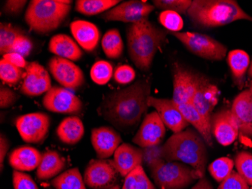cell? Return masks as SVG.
Here are the masks:
<instances>
[{
    "label": "cell",
    "mask_w": 252,
    "mask_h": 189,
    "mask_svg": "<svg viewBox=\"0 0 252 189\" xmlns=\"http://www.w3.org/2000/svg\"><path fill=\"white\" fill-rule=\"evenodd\" d=\"M134 70L128 65H123L118 67L113 73L114 80L120 84H128L135 78Z\"/></svg>",
    "instance_id": "7bdbcfd3"
},
{
    "label": "cell",
    "mask_w": 252,
    "mask_h": 189,
    "mask_svg": "<svg viewBox=\"0 0 252 189\" xmlns=\"http://www.w3.org/2000/svg\"><path fill=\"white\" fill-rule=\"evenodd\" d=\"M113 75V67L107 61L96 62L91 68L90 76L93 82L98 85H105Z\"/></svg>",
    "instance_id": "d590c367"
},
{
    "label": "cell",
    "mask_w": 252,
    "mask_h": 189,
    "mask_svg": "<svg viewBox=\"0 0 252 189\" xmlns=\"http://www.w3.org/2000/svg\"><path fill=\"white\" fill-rule=\"evenodd\" d=\"M19 99L16 92L8 87L1 86L0 88V107L8 109L13 106Z\"/></svg>",
    "instance_id": "f6af8a7d"
},
{
    "label": "cell",
    "mask_w": 252,
    "mask_h": 189,
    "mask_svg": "<svg viewBox=\"0 0 252 189\" xmlns=\"http://www.w3.org/2000/svg\"><path fill=\"white\" fill-rule=\"evenodd\" d=\"M48 68L54 79L70 90H77L85 82V75L77 65L66 58L55 56L51 58Z\"/></svg>",
    "instance_id": "8fae6325"
},
{
    "label": "cell",
    "mask_w": 252,
    "mask_h": 189,
    "mask_svg": "<svg viewBox=\"0 0 252 189\" xmlns=\"http://www.w3.org/2000/svg\"><path fill=\"white\" fill-rule=\"evenodd\" d=\"M196 26L218 28L240 20L252 21V17L233 0H194L188 11Z\"/></svg>",
    "instance_id": "277c9868"
},
{
    "label": "cell",
    "mask_w": 252,
    "mask_h": 189,
    "mask_svg": "<svg viewBox=\"0 0 252 189\" xmlns=\"http://www.w3.org/2000/svg\"><path fill=\"white\" fill-rule=\"evenodd\" d=\"M148 105L149 107L155 109L165 126L174 133H181L189 126L178 105L172 99H158L150 96Z\"/></svg>",
    "instance_id": "2e32d148"
},
{
    "label": "cell",
    "mask_w": 252,
    "mask_h": 189,
    "mask_svg": "<svg viewBox=\"0 0 252 189\" xmlns=\"http://www.w3.org/2000/svg\"><path fill=\"white\" fill-rule=\"evenodd\" d=\"M163 151L167 162L180 161L189 165L201 177L205 176L207 149L202 136L193 129L174 133L163 145Z\"/></svg>",
    "instance_id": "3957f363"
},
{
    "label": "cell",
    "mask_w": 252,
    "mask_h": 189,
    "mask_svg": "<svg viewBox=\"0 0 252 189\" xmlns=\"http://www.w3.org/2000/svg\"><path fill=\"white\" fill-rule=\"evenodd\" d=\"M180 112L189 124L192 125L208 146H212V127L205 121L192 103L178 105Z\"/></svg>",
    "instance_id": "4316f807"
},
{
    "label": "cell",
    "mask_w": 252,
    "mask_h": 189,
    "mask_svg": "<svg viewBox=\"0 0 252 189\" xmlns=\"http://www.w3.org/2000/svg\"><path fill=\"white\" fill-rule=\"evenodd\" d=\"M203 76L178 64L173 65V98L176 105L191 103Z\"/></svg>",
    "instance_id": "4fadbf2b"
},
{
    "label": "cell",
    "mask_w": 252,
    "mask_h": 189,
    "mask_svg": "<svg viewBox=\"0 0 252 189\" xmlns=\"http://www.w3.org/2000/svg\"><path fill=\"white\" fill-rule=\"evenodd\" d=\"M120 189V188L118 185H115V186H112V187L109 188V189Z\"/></svg>",
    "instance_id": "f5cc1de1"
},
{
    "label": "cell",
    "mask_w": 252,
    "mask_h": 189,
    "mask_svg": "<svg viewBox=\"0 0 252 189\" xmlns=\"http://www.w3.org/2000/svg\"><path fill=\"white\" fill-rule=\"evenodd\" d=\"M158 21L170 32H180L184 27L182 17L175 11H162L158 16Z\"/></svg>",
    "instance_id": "ab89813d"
},
{
    "label": "cell",
    "mask_w": 252,
    "mask_h": 189,
    "mask_svg": "<svg viewBox=\"0 0 252 189\" xmlns=\"http://www.w3.org/2000/svg\"><path fill=\"white\" fill-rule=\"evenodd\" d=\"M56 133L64 144L76 145L84 136V124L78 116H68L61 122L57 128Z\"/></svg>",
    "instance_id": "484cf974"
},
{
    "label": "cell",
    "mask_w": 252,
    "mask_h": 189,
    "mask_svg": "<svg viewBox=\"0 0 252 189\" xmlns=\"http://www.w3.org/2000/svg\"><path fill=\"white\" fill-rule=\"evenodd\" d=\"M32 49H33V43H32V39L25 34V35L20 36L16 39L15 43L8 49L7 53L15 52V53L19 54L26 58L31 55Z\"/></svg>",
    "instance_id": "60d3db41"
},
{
    "label": "cell",
    "mask_w": 252,
    "mask_h": 189,
    "mask_svg": "<svg viewBox=\"0 0 252 189\" xmlns=\"http://www.w3.org/2000/svg\"><path fill=\"white\" fill-rule=\"evenodd\" d=\"M49 50L56 56L76 62L81 59L83 53L76 42L66 34H57L49 41Z\"/></svg>",
    "instance_id": "d4e9b609"
},
{
    "label": "cell",
    "mask_w": 252,
    "mask_h": 189,
    "mask_svg": "<svg viewBox=\"0 0 252 189\" xmlns=\"http://www.w3.org/2000/svg\"><path fill=\"white\" fill-rule=\"evenodd\" d=\"M191 0H154L153 1L155 8L163 11H175L179 14H188L191 6Z\"/></svg>",
    "instance_id": "74e56055"
},
{
    "label": "cell",
    "mask_w": 252,
    "mask_h": 189,
    "mask_svg": "<svg viewBox=\"0 0 252 189\" xmlns=\"http://www.w3.org/2000/svg\"><path fill=\"white\" fill-rule=\"evenodd\" d=\"M51 184L55 189H86L84 179L77 167L61 173L52 180Z\"/></svg>",
    "instance_id": "f1b7e54d"
},
{
    "label": "cell",
    "mask_w": 252,
    "mask_h": 189,
    "mask_svg": "<svg viewBox=\"0 0 252 189\" xmlns=\"http://www.w3.org/2000/svg\"><path fill=\"white\" fill-rule=\"evenodd\" d=\"M165 135V124L155 111L146 115L132 142L140 148L157 146L162 143Z\"/></svg>",
    "instance_id": "5bb4252c"
},
{
    "label": "cell",
    "mask_w": 252,
    "mask_h": 189,
    "mask_svg": "<svg viewBox=\"0 0 252 189\" xmlns=\"http://www.w3.org/2000/svg\"><path fill=\"white\" fill-rule=\"evenodd\" d=\"M52 87V80L47 70L39 62H30L21 85V93L28 96H39L46 93Z\"/></svg>",
    "instance_id": "9a60e30c"
},
{
    "label": "cell",
    "mask_w": 252,
    "mask_h": 189,
    "mask_svg": "<svg viewBox=\"0 0 252 189\" xmlns=\"http://www.w3.org/2000/svg\"><path fill=\"white\" fill-rule=\"evenodd\" d=\"M113 155V163L123 177H126L134 169L143 165L141 148L135 147L128 143L120 145Z\"/></svg>",
    "instance_id": "ffe728a7"
},
{
    "label": "cell",
    "mask_w": 252,
    "mask_h": 189,
    "mask_svg": "<svg viewBox=\"0 0 252 189\" xmlns=\"http://www.w3.org/2000/svg\"><path fill=\"white\" fill-rule=\"evenodd\" d=\"M166 31L149 20L127 28V42L131 60L142 72L151 69L154 57L166 39Z\"/></svg>",
    "instance_id": "7a4b0ae2"
},
{
    "label": "cell",
    "mask_w": 252,
    "mask_h": 189,
    "mask_svg": "<svg viewBox=\"0 0 252 189\" xmlns=\"http://www.w3.org/2000/svg\"><path fill=\"white\" fill-rule=\"evenodd\" d=\"M154 9L155 7L151 4L144 1L131 0L113 7L102 14L101 18L106 21H121L132 25L148 20Z\"/></svg>",
    "instance_id": "9c48e42d"
},
{
    "label": "cell",
    "mask_w": 252,
    "mask_h": 189,
    "mask_svg": "<svg viewBox=\"0 0 252 189\" xmlns=\"http://www.w3.org/2000/svg\"><path fill=\"white\" fill-rule=\"evenodd\" d=\"M211 127L215 139L223 146L234 143L239 136V126L230 110L223 109L212 115Z\"/></svg>",
    "instance_id": "ac0fdd59"
},
{
    "label": "cell",
    "mask_w": 252,
    "mask_h": 189,
    "mask_svg": "<svg viewBox=\"0 0 252 189\" xmlns=\"http://www.w3.org/2000/svg\"><path fill=\"white\" fill-rule=\"evenodd\" d=\"M249 76L252 78V63H250L249 68Z\"/></svg>",
    "instance_id": "816d5d0a"
},
{
    "label": "cell",
    "mask_w": 252,
    "mask_h": 189,
    "mask_svg": "<svg viewBox=\"0 0 252 189\" xmlns=\"http://www.w3.org/2000/svg\"><path fill=\"white\" fill-rule=\"evenodd\" d=\"M251 136H252V99L251 105Z\"/></svg>",
    "instance_id": "f907efd6"
},
{
    "label": "cell",
    "mask_w": 252,
    "mask_h": 189,
    "mask_svg": "<svg viewBox=\"0 0 252 189\" xmlns=\"http://www.w3.org/2000/svg\"><path fill=\"white\" fill-rule=\"evenodd\" d=\"M235 167L237 173L245 181L252 186V153L242 151L235 157Z\"/></svg>",
    "instance_id": "8d00e7d4"
},
{
    "label": "cell",
    "mask_w": 252,
    "mask_h": 189,
    "mask_svg": "<svg viewBox=\"0 0 252 189\" xmlns=\"http://www.w3.org/2000/svg\"><path fill=\"white\" fill-rule=\"evenodd\" d=\"M141 150L143 153V164L150 171L166 162L164 157L163 145L141 148Z\"/></svg>",
    "instance_id": "e575fe53"
},
{
    "label": "cell",
    "mask_w": 252,
    "mask_h": 189,
    "mask_svg": "<svg viewBox=\"0 0 252 189\" xmlns=\"http://www.w3.org/2000/svg\"><path fill=\"white\" fill-rule=\"evenodd\" d=\"M151 177L159 189H183L201 179L190 166L179 162H165L151 170Z\"/></svg>",
    "instance_id": "8992f818"
},
{
    "label": "cell",
    "mask_w": 252,
    "mask_h": 189,
    "mask_svg": "<svg viewBox=\"0 0 252 189\" xmlns=\"http://www.w3.org/2000/svg\"><path fill=\"white\" fill-rule=\"evenodd\" d=\"M219 189H249V184L236 171L220 183Z\"/></svg>",
    "instance_id": "ee69618b"
},
{
    "label": "cell",
    "mask_w": 252,
    "mask_h": 189,
    "mask_svg": "<svg viewBox=\"0 0 252 189\" xmlns=\"http://www.w3.org/2000/svg\"><path fill=\"white\" fill-rule=\"evenodd\" d=\"M252 189V188H251V189Z\"/></svg>",
    "instance_id": "11a10c76"
},
{
    "label": "cell",
    "mask_w": 252,
    "mask_h": 189,
    "mask_svg": "<svg viewBox=\"0 0 252 189\" xmlns=\"http://www.w3.org/2000/svg\"><path fill=\"white\" fill-rule=\"evenodd\" d=\"M122 189H156V187L142 166H140L125 177Z\"/></svg>",
    "instance_id": "1f68e13d"
},
{
    "label": "cell",
    "mask_w": 252,
    "mask_h": 189,
    "mask_svg": "<svg viewBox=\"0 0 252 189\" xmlns=\"http://www.w3.org/2000/svg\"><path fill=\"white\" fill-rule=\"evenodd\" d=\"M44 108L54 113L76 114L83 110V103L70 89L52 86L42 99Z\"/></svg>",
    "instance_id": "7c38bea8"
},
{
    "label": "cell",
    "mask_w": 252,
    "mask_h": 189,
    "mask_svg": "<svg viewBox=\"0 0 252 189\" xmlns=\"http://www.w3.org/2000/svg\"><path fill=\"white\" fill-rule=\"evenodd\" d=\"M234 161L229 157H220L214 160L209 166L211 176L216 181L221 183L231 174L234 167Z\"/></svg>",
    "instance_id": "836d02e7"
},
{
    "label": "cell",
    "mask_w": 252,
    "mask_h": 189,
    "mask_svg": "<svg viewBox=\"0 0 252 189\" xmlns=\"http://www.w3.org/2000/svg\"><path fill=\"white\" fill-rule=\"evenodd\" d=\"M23 72L21 68L9 63L2 58L0 62V78L4 82L16 84L21 80Z\"/></svg>",
    "instance_id": "f35d334b"
},
{
    "label": "cell",
    "mask_w": 252,
    "mask_h": 189,
    "mask_svg": "<svg viewBox=\"0 0 252 189\" xmlns=\"http://www.w3.org/2000/svg\"><path fill=\"white\" fill-rule=\"evenodd\" d=\"M91 140L99 159L111 157L123 142L120 135L109 126L94 128L92 130Z\"/></svg>",
    "instance_id": "d6986e66"
},
{
    "label": "cell",
    "mask_w": 252,
    "mask_h": 189,
    "mask_svg": "<svg viewBox=\"0 0 252 189\" xmlns=\"http://www.w3.org/2000/svg\"><path fill=\"white\" fill-rule=\"evenodd\" d=\"M219 93L218 86L203 76L191 102L194 108L210 126L212 112L219 102Z\"/></svg>",
    "instance_id": "e0dca14e"
},
{
    "label": "cell",
    "mask_w": 252,
    "mask_h": 189,
    "mask_svg": "<svg viewBox=\"0 0 252 189\" xmlns=\"http://www.w3.org/2000/svg\"><path fill=\"white\" fill-rule=\"evenodd\" d=\"M151 84L140 79L126 89L112 92L98 109L100 116L120 129H129L139 123L148 109Z\"/></svg>",
    "instance_id": "6da1fadb"
},
{
    "label": "cell",
    "mask_w": 252,
    "mask_h": 189,
    "mask_svg": "<svg viewBox=\"0 0 252 189\" xmlns=\"http://www.w3.org/2000/svg\"><path fill=\"white\" fill-rule=\"evenodd\" d=\"M70 27L73 38L85 51L93 52L97 48L100 32L94 24L85 20H76Z\"/></svg>",
    "instance_id": "44dd1931"
},
{
    "label": "cell",
    "mask_w": 252,
    "mask_h": 189,
    "mask_svg": "<svg viewBox=\"0 0 252 189\" xmlns=\"http://www.w3.org/2000/svg\"><path fill=\"white\" fill-rule=\"evenodd\" d=\"M2 58L9 62V63L21 68V69L27 68L28 65L26 60H25V57H23L22 55H19V54L15 53V52H9V53L5 54L2 56Z\"/></svg>",
    "instance_id": "7dc6e473"
},
{
    "label": "cell",
    "mask_w": 252,
    "mask_h": 189,
    "mask_svg": "<svg viewBox=\"0 0 252 189\" xmlns=\"http://www.w3.org/2000/svg\"><path fill=\"white\" fill-rule=\"evenodd\" d=\"M66 167L65 157L56 151H48L42 153V160L36 169L39 180H49L62 173Z\"/></svg>",
    "instance_id": "cb8c5ba5"
},
{
    "label": "cell",
    "mask_w": 252,
    "mask_h": 189,
    "mask_svg": "<svg viewBox=\"0 0 252 189\" xmlns=\"http://www.w3.org/2000/svg\"><path fill=\"white\" fill-rule=\"evenodd\" d=\"M10 148V143L6 136L3 134L0 136V170L3 171L4 160Z\"/></svg>",
    "instance_id": "c3c4849f"
},
{
    "label": "cell",
    "mask_w": 252,
    "mask_h": 189,
    "mask_svg": "<svg viewBox=\"0 0 252 189\" xmlns=\"http://www.w3.org/2000/svg\"><path fill=\"white\" fill-rule=\"evenodd\" d=\"M14 189H39L32 177L27 173L14 170L12 173Z\"/></svg>",
    "instance_id": "b9f144b4"
},
{
    "label": "cell",
    "mask_w": 252,
    "mask_h": 189,
    "mask_svg": "<svg viewBox=\"0 0 252 189\" xmlns=\"http://www.w3.org/2000/svg\"><path fill=\"white\" fill-rule=\"evenodd\" d=\"M42 153L31 147L24 146L14 149L8 155V163L15 170L29 172L37 169L42 160Z\"/></svg>",
    "instance_id": "7402d4cb"
},
{
    "label": "cell",
    "mask_w": 252,
    "mask_h": 189,
    "mask_svg": "<svg viewBox=\"0 0 252 189\" xmlns=\"http://www.w3.org/2000/svg\"><path fill=\"white\" fill-rule=\"evenodd\" d=\"M28 1L8 0L4 4L3 11L8 15H18L23 11Z\"/></svg>",
    "instance_id": "bcb514c9"
},
{
    "label": "cell",
    "mask_w": 252,
    "mask_h": 189,
    "mask_svg": "<svg viewBox=\"0 0 252 189\" xmlns=\"http://www.w3.org/2000/svg\"><path fill=\"white\" fill-rule=\"evenodd\" d=\"M120 2L118 0H78L75 8L79 13L86 16H93L117 6Z\"/></svg>",
    "instance_id": "f546056e"
},
{
    "label": "cell",
    "mask_w": 252,
    "mask_h": 189,
    "mask_svg": "<svg viewBox=\"0 0 252 189\" xmlns=\"http://www.w3.org/2000/svg\"><path fill=\"white\" fill-rule=\"evenodd\" d=\"M192 189H214L212 184L205 176L199 179L198 183L192 187Z\"/></svg>",
    "instance_id": "681fc988"
},
{
    "label": "cell",
    "mask_w": 252,
    "mask_h": 189,
    "mask_svg": "<svg viewBox=\"0 0 252 189\" xmlns=\"http://www.w3.org/2000/svg\"><path fill=\"white\" fill-rule=\"evenodd\" d=\"M101 46L106 56L110 59L121 58L124 50V43L117 29H110L102 38Z\"/></svg>",
    "instance_id": "4dcf8cb0"
},
{
    "label": "cell",
    "mask_w": 252,
    "mask_h": 189,
    "mask_svg": "<svg viewBox=\"0 0 252 189\" xmlns=\"http://www.w3.org/2000/svg\"><path fill=\"white\" fill-rule=\"evenodd\" d=\"M227 62L235 82L240 84L250 66L249 54L242 49L230 51L228 54Z\"/></svg>",
    "instance_id": "83f0119b"
},
{
    "label": "cell",
    "mask_w": 252,
    "mask_h": 189,
    "mask_svg": "<svg viewBox=\"0 0 252 189\" xmlns=\"http://www.w3.org/2000/svg\"><path fill=\"white\" fill-rule=\"evenodd\" d=\"M25 35L24 30L8 23L0 25V53L5 55L20 36Z\"/></svg>",
    "instance_id": "d6a6232c"
},
{
    "label": "cell",
    "mask_w": 252,
    "mask_h": 189,
    "mask_svg": "<svg viewBox=\"0 0 252 189\" xmlns=\"http://www.w3.org/2000/svg\"><path fill=\"white\" fill-rule=\"evenodd\" d=\"M118 171L113 160L93 159L85 170V183L92 189H107L115 186Z\"/></svg>",
    "instance_id": "30bf717a"
},
{
    "label": "cell",
    "mask_w": 252,
    "mask_h": 189,
    "mask_svg": "<svg viewBox=\"0 0 252 189\" xmlns=\"http://www.w3.org/2000/svg\"><path fill=\"white\" fill-rule=\"evenodd\" d=\"M252 94L249 89L239 93L233 101L231 112L243 135L251 136V105Z\"/></svg>",
    "instance_id": "603a6c76"
},
{
    "label": "cell",
    "mask_w": 252,
    "mask_h": 189,
    "mask_svg": "<svg viewBox=\"0 0 252 189\" xmlns=\"http://www.w3.org/2000/svg\"><path fill=\"white\" fill-rule=\"evenodd\" d=\"M15 125L23 140L31 144H41L49 135L51 118L47 113L35 112L19 116Z\"/></svg>",
    "instance_id": "ba28073f"
},
{
    "label": "cell",
    "mask_w": 252,
    "mask_h": 189,
    "mask_svg": "<svg viewBox=\"0 0 252 189\" xmlns=\"http://www.w3.org/2000/svg\"><path fill=\"white\" fill-rule=\"evenodd\" d=\"M249 90H250V92H252V85H251L250 89H249Z\"/></svg>",
    "instance_id": "db71d44e"
},
{
    "label": "cell",
    "mask_w": 252,
    "mask_h": 189,
    "mask_svg": "<svg viewBox=\"0 0 252 189\" xmlns=\"http://www.w3.org/2000/svg\"><path fill=\"white\" fill-rule=\"evenodd\" d=\"M182 42L189 52L209 60L220 61L226 57L227 49L206 34L195 32H169Z\"/></svg>",
    "instance_id": "52a82bcc"
},
{
    "label": "cell",
    "mask_w": 252,
    "mask_h": 189,
    "mask_svg": "<svg viewBox=\"0 0 252 189\" xmlns=\"http://www.w3.org/2000/svg\"><path fill=\"white\" fill-rule=\"evenodd\" d=\"M72 1L32 0L25 13V21L36 34H46L58 29L67 18Z\"/></svg>",
    "instance_id": "5b68a950"
}]
</instances>
